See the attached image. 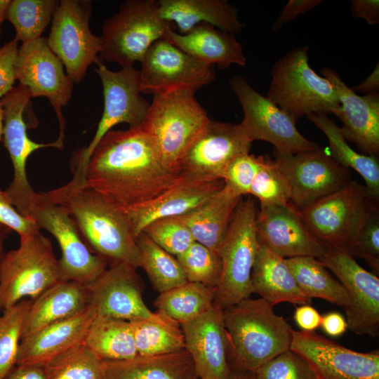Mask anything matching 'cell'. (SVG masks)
<instances>
[{"label":"cell","instance_id":"27","mask_svg":"<svg viewBox=\"0 0 379 379\" xmlns=\"http://www.w3.org/2000/svg\"><path fill=\"white\" fill-rule=\"evenodd\" d=\"M197 60L224 70L231 65L246 66L242 45L235 35L211 25L201 23L181 34L170 26L164 37Z\"/></svg>","mask_w":379,"mask_h":379},{"label":"cell","instance_id":"56","mask_svg":"<svg viewBox=\"0 0 379 379\" xmlns=\"http://www.w3.org/2000/svg\"><path fill=\"white\" fill-rule=\"evenodd\" d=\"M11 232L9 227L0 223V263L6 253L4 248V241Z\"/></svg>","mask_w":379,"mask_h":379},{"label":"cell","instance_id":"31","mask_svg":"<svg viewBox=\"0 0 379 379\" xmlns=\"http://www.w3.org/2000/svg\"><path fill=\"white\" fill-rule=\"evenodd\" d=\"M242 198L224 185L199 206L178 217L187 225L195 241L219 253L233 213Z\"/></svg>","mask_w":379,"mask_h":379},{"label":"cell","instance_id":"52","mask_svg":"<svg viewBox=\"0 0 379 379\" xmlns=\"http://www.w3.org/2000/svg\"><path fill=\"white\" fill-rule=\"evenodd\" d=\"M294 320L303 331H314L320 326L321 316L313 307L305 304L297 307Z\"/></svg>","mask_w":379,"mask_h":379},{"label":"cell","instance_id":"2","mask_svg":"<svg viewBox=\"0 0 379 379\" xmlns=\"http://www.w3.org/2000/svg\"><path fill=\"white\" fill-rule=\"evenodd\" d=\"M44 193L68 212L93 253L109 264L140 267L139 249L127 216L88 187L83 178L73 176L66 185Z\"/></svg>","mask_w":379,"mask_h":379},{"label":"cell","instance_id":"1","mask_svg":"<svg viewBox=\"0 0 379 379\" xmlns=\"http://www.w3.org/2000/svg\"><path fill=\"white\" fill-rule=\"evenodd\" d=\"M181 180L163 164L142 125L107 132L84 171L85 185L121 211L155 199Z\"/></svg>","mask_w":379,"mask_h":379},{"label":"cell","instance_id":"25","mask_svg":"<svg viewBox=\"0 0 379 379\" xmlns=\"http://www.w3.org/2000/svg\"><path fill=\"white\" fill-rule=\"evenodd\" d=\"M88 305L78 314L20 340L16 366L38 365L83 343L95 317Z\"/></svg>","mask_w":379,"mask_h":379},{"label":"cell","instance_id":"35","mask_svg":"<svg viewBox=\"0 0 379 379\" xmlns=\"http://www.w3.org/2000/svg\"><path fill=\"white\" fill-rule=\"evenodd\" d=\"M286 262L307 298L324 299L345 310L350 306V299L345 288L318 259L302 256L286 258Z\"/></svg>","mask_w":379,"mask_h":379},{"label":"cell","instance_id":"50","mask_svg":"<svg viewBox=\"0 0 379 379\" xmlns=\"http://www.w3.org/2000/svg\"><path fill=\"white\" fill-rule=\"evenodd\" d=\"M321 0H290L281 11L277 20L272 27V32H276L286 23L295 20L299 15L304 14L321 4Z\"/></svg>","mask_w":379,"mask_h":379},{"label":"cell","instance_id":"48","mask_svg":"<svg viewBox=\"0 0 379 379\" xmlns=\"http://www.w3.org/2000/svg\"><path fill=\"white\" fill-rule=\"evenodd\" d=\"M0 223L24 236L39 230L32 220L20 214L11 203L6 191L0 188Z\"/></svg>","mask_w":379,"mask_h":379},{"label":"cell","instance_id":"23","mask_svg":"<svg viewBox=\"0 0 379 379\" xmlns=\"http://www.w3.org/2000/svg\"><path fill=\"white\" fill-rule=\"evenodd\" d=\"M185 349L200 379H231L227 339L222 311L214 305L199 317L182 323Z\"/></svg>","mask_w":379,"mask_h":379},{"label":"cell","instance_id":"14","mask_svg":"<svg viewBox=\"0 0 379 379\" xmlns=\"http://www.w3.org/2000/svg\"><path fill=\"white\" fill-rule=\"evenodd\" d=\"M365 185L352 180L343 188L299 211L310 233L326 247L347 251L366 213Z\"/></svg>","mask_w":379,"mask_h":379},{"label":"cell","instance_id":"28","mask_svg":"<svg viewBox=\"0 0 379 379\" xmlns=\"http://www.w3.org/2000/svg\"><path fill=\"white\" fill-rule=\"evenodd\" d=\"M161 18L173 22L179 34H185L201 23L211 25L232 34L246 27L237 10L226 0H159Z\"/></svg>","mask_w":379,"mask_h":379},{"label":"cell","instance_id":"30","mask_svg":"<svg viewBox=\"0 0 379 379\" xmlns=\"http://www.w3.org/2000/svg\"><path fill=\"white\" fill-rule=\"evenodd\" d=\"M252 293L273 306L283 302L305 305L311 302L301 291L286 259L260 244L251 275Z\"/></svg>","mask_w":379,"mask_h":379},{"label":"cell","instance_id":"43","mask_svg":"<svg viewBox=\"0 0 379 379\" xmlns=\"http://www.w3.org/2000/svg\"><path fill=\"white\" fill-rule=\"evenodd\" d=\"M351 256L364 260L372 270L379 272V211L378 203L368 199L367 208L356 236L345 251Z\"/></svg>","mask_w":379,"mask_h":379},{"label":"cell","instance_id":"54","mask_svg":"<svg viewBox=\"0 0 379 379\" xmlns=\"http://www.w3.org/2000/svg\"><path fill=\"white\" fill-rule=\"evenodd\" d=\"M5 379H46L43 366H16Z\"/></svg>","mask_w":379,"mask_h":379},{"label":"cell","instance_id":"6","mask_svg":"<svg viewBox=\"0 0 379 379\" xmlns=\"http://www.w3.org/2000/svg\"><path fill=\"white\" fill-rule=\"evenodd\" d=\"M20 238V246L6 252L0 263V313L60 281L51 240L39 230Z\"/></svg>","mask_w":379,"mask_h":379},{"label":"cell","instance_id":"13","mask_svg":"<svg viewBox=\"0 0 379 379\" xmlns=\"http://www.w3.org/2000/svg\"><path fill=\"white\" fill-rule=\"evenodd\" d=\"M29 218L39 229L49 232L58 242L62 252L58 260L60 281H77L88 286L107 269L108 262L90 251L68 212L51 201L44 192L37 194Z\"/></svg>","mask_w":379,"mask_h":379},{"label":"cell","instance_id":"24","mask_svg":"<svg viewBox=\"0 0 379 379\" xmlns=\"http://www.w3.org/2000/svg\"><path fill=\"white\" fill-rule=\"evenodd\" d=\"M321 74L334 87L340 109L335 114L343 123L341 133L347 141L354 142L361 154H379V93L359 95L348 87L339 74L324 67Z\"/></svg>","mask_w":379,"mask_h":379},{"label":"cell","instance_id":"9","mask_svg":"<svg viewBox=\"0 0 379 379\" xmlns=\"http://www.w3.org/2000/svg\"><path fill=\"white\" fill-rule=\"evenodd\" d=\"M97 65L95 72L102 84L104 109L92 140L75 151L72 159L74 175L81 178L93 151L105 135L121 123L128 124L129 128L141 126L150 105L140 95V71L134 66L114 72L100 61Z\"/></svg>","mask_w":379,"mask_h":379},{"label":"cell","instance_id":"38","mask_svg":"<svg viewBox=\"0 0 379 379\" xmlns=\"http://www.w3.org/2000/svg\"><path fill=\"white\" fill-rule=\"evenodd\" d=\"M138 356H154L180 351L185 348L180 324L147 319L128 321Z\"/></svg>","mask_w":379,"mask_h":379},{"label":"cell","instance_id":"53","mask_svg":"<svg viewBox=\"0 0 379 379\" xmlns=\"http://www.w3.org/2000/svg\"><path fill=\"white\" fill-rule=\"evenodd\" d=\"M324 331L330 336L343 335L347 328V321L338 312H331L321 317V324Z\"/></svg>","mask_w":379,"mask_h":379},{"label":"cell","instance_id":"4","mask_svg":"<svg viewBox=\"0 0 379 379\" xmlns=\"http://www.w3.org/2000/svg\"><path fill=\"white\" fill-rule=\"evenodd\" d=\"M194 93L173 89L154 94L142 124L163 164L176 171L182 154L210 120Z\"/></svg>","mask_w":379,"mask_h":379},{"label":"cell","instance_id":"3","mask_svg":"<svg viewBox=\"0 0 379 379\" xmlns=\"http://www.w3.org/2000/svg\"><path fill=\"white\" fill-rule=\"evenodd\" d=\"M263 298H246L222 310L232 372L254 373L290 350L292 328Z\"/></svg>","mask_w":379,"mask_h":379},{"label":"cell","instance_id":"39","mask_svg":"<svg viewBox=\"0 0 379 379\" xmlns=\"http://www.w3.org/2000/svg\"><path fill=\"white\" fill-rule=\"evenodd\" d=\"M46 379H105L106 363L84 341L44 366Z\"/></svg>","mask_w":379,"mask_h":379},{"label":"cell","instance_id":"49","mask_svg":"<svg viewBox=\"0 0 379 379\" xmlns=\"http://www.w3.org/2000/svg\"><path fill=\"white\" fill-rule=\"evenodd\" d=\"M18 42L15 37L0 47V100L14 87Z\"/></svg>","mask_w":379,"mask_h":379},{"label":"cell","instance_id":"7","mask_svg":"<svg viewBox=\"0 0 379 379\" xmlns=\"http://www.w3.org/2000/svg\"><path fill=\"white\" fill-rule=\"evenodd\" d=\"M256 201L248 195L237 206L220 250L222 271L213 305L222 311L252 294L251 275L259 247Z\"/></svg>","mask_w":379,"mask_h":379},{"label":"cell","instance_id":"34","mask_svg":"<svg viewBox=\"0 0 379 379\" xmlns=\"http://www.w3.org/2000/svg\"><path fill=\"white\" fill-rule=\"evenodd\" d=\"M84 343L104 361H121L138 356L130 323L124 319L95 316Z\"/></svg>","mask_w":379,"mask_h":379},{"label":"cell","instance_id":"45","mask_svg":"<svg viewBox=\"0 0 379 379\" xmlns=\"http://www.w3.org/2000/svg\"><path fill=\"white\" fill-rule=\"evenodd\" d=\"M142 232L164 250L175 256L185 251L195 241L189 227L180 217H167L154 220Z\"/></svg>","mask_w":379,"mask_h":379},{"label":"cell","instance_id":"41","mask_svg":"<svg viewBox=\"0 0 379 379\" xmlns=\"http://www.w3.org/2000/svg\"><path fill=\"white\" fill-rule=\"evenodd\" d=\"M32 300H22L0 316V379L16 366L23 323Z\"/></svg>","mask_w":379,"mask_h":379},{"label":"cell","instance_id":"8","mask_svg":"<svg viewBox=\"0 0 379 379\" xmlns=\"http://www.w3.org/2000/svg\"><path fill=\"white\" fill-rule=\"evenodd\" d=\"M169 27L159 14L157 1L126 0L102 25L100 58L121 67L134 66L155 41L164 39Z\"/></svg>","mask_w":379,"mask_h":379},{"label":"cell","instance_id":"20","mask_svg":"<svg viewBox=\"0 0 379 379\" xmlns=\"http://www.w3.org/2000/svg\"><path fill=\"white\" fill-rule=\"evenodd\" d=\"M135 267L126 262L110 264L87 286L88 305L96 316L130 321L147 319L166 322L173 319L152 312L142 299V284ZM174 321V320H173Z\"/></svg>","mask_w":379,"mask_h":379},{"label":"cell","instance_id":"57","mask_svg":"<svg viewBox=\"0 0 379 379\" xmlns=\"http://www.w3.org/2000/svg\"><path fill=\"white\" fill-rule=\"evenodd\" d=\"M11 0H0V36L4 21L6 20L8 8Z\"/></svg>","mask_w":379,"mask_h":379},{"label":"cell","instance_id":"40","mask_svg":"<svg viewBox=\"0 0 379 379\" xmlns=\"http://www.w3.org/2000/svg\"><path fill=\"white\" fill-rule=\"evenodd\" d=\"M58 1L55 0H11L6 13L22 44L41 37L50 23Z\"/></svg>","mask_w":379,"mask_h":379},{"label":"cell","instance_id":"19","mask_svg":"<svg viewBox=\"0 0 379 379\" xmlns=\"http://www.w3.org/2000/svg\"><path fill=\"white\" fill-rule=\"evenodd\" d=\"M140 90L156 94L173 89L196 92L216 79L214 66L193 58L170 41H155L141 61Z\"/></svg>","mask_w":379,"mask_h":379},{"label":"cell","instance_id":"11","mask_svg":"<svg viewBox=\"0 0 379 379\" xmlns=\"http://www.w3.org/2000/svg\"><path fill=\"white\" fill-rule=\"evenodd\" d=\"M92 12L91 1L61 0L52 16L47 43L73 83L81 82L88 67L99 62L102 42L90 29Z\"/></svg>","mask_w":379,"mask_h":379},{"label":"cell","instance_id":"18","mask_svg":"<svg viewBox=\"0 0 379 379\" xmlns=\"http://www.w3.org/2000/svg\"><path fill=\"white\" fill-rule=\"evenodd\" d=\"M320 263L331 271L347 291V328L357 335L379 334V279L360 266L344 249L327 247Z\"/></svg>","mask_w":379,"mask_h":379},{"label":"cell","instance_id":"22","mask_svg":"<svg viewBox=\"0 0 379 379\" xmlns=\"http://www.w3.org/2000/svg\"><path fill=\"white\" fill-rule=\"evenodd\" d=\"M259 244L286 259L321 258L327 247L306 227L299 210L291 203L260 207L256 218Z\"/></svg>","mask_w":379,"mask_h":379},{"label":"cell","instance_id":"42","mask_svg":"<svg viewBox=\"0 0 379 379\" xmlns=\"http://www.w3.org/2000/svg\"><path fill=\"white\" fill-rule=\"evenodd\" d=\"M176 258L188 281L217 288L222 271V260L218 253L194 241Z\"/></svg>","mask_w":379,"mask_h":379},{"label":"cell","instance_id":"46","mask_svg":"<svg viewBox=\"0 0 379 379\" xmlns=\"http://www.w3.org/2000/svg\"><path fill=\"white\" fill-rule=\"evenodd\" d=\"M253 374L255 379H319L310 364L291 350L272 359Z\"/></svg>","mask_w":379,"mask_h":379},{"label":"cell","instance_id":"44","mask_svg":"<svg viewBox=\"0 0 379 379\" xmlns=\"http://www.w3.org/2000/svg\"><path fill=\"white\" fill-rule=\"evenodd\" d=\"M260 207L290 204L288 189L275 160L264 157L261 167L250 187L249 194Z\"/></svg>","mask_w":379,"mask_h":379},{"label":"cell","instance_id":"15","mask_svg":"<svg viewBox=\"0 0 379 379\" xmlns=\"http://www.w3.org/2000/svg\"><path fill=\"white\" fill-rule=\"evenodd\" d=\"M251 145L239 124L210 119L182 154L177 170L187 182L222 180L229 164L236 157L249 153Z\"/></svg>","mask_w":379,"mask_h":379},{"label":"cell","instance_id":"5","mask_svg":"<svg viewBox=\"0 0 379 379\" xmlns=\"http://www.w3.org/2000/svg\"><path fill=\"white\" fill-rule=\"evenodd\" d=\"M308 46L295 48L274 65L267 97L296 123L310 114H335L340 109L336 91L308 62Z\"/></svg>","mask_w":379,"mask_h":379},{"label":"cell","instance_id":"33","mask_svg":"<svg viewBox=\"0 0 379 379\" xmlns=\"http://www.w3.org/2000/svg\"><path fill=\"white\" fill-rule=\"evenodd\" d=\"M326 136L329 144V153L340 165L353 169L364 179L368 199L378 203L379 199V161L378 157L358 153L344 138L340 127L325 114H310L307 116Z\"/></svg>","mask_w":379,"mask_h":379},{"label":"cell","instance_id":"10","mask_svg":"<svg viewBox=\"0 0 379 379\" xmlns=\"http://www.w3.org/2000/svg\"><path fill=\"white\" fill-rule=\"evenodd\" d=\"M229 85L244 112L239 125L252 142H270L274 146V152L279 154H296L321 147L305 138L298 130L297 123L286 112L256 91L244 77L234 76Z\"/></svg>","mask_w":379,"mask_h":379},{"label":"cell","instance_id":"51","mask_svg":"<svg viewBox=\"0 0 379 379\" xmlns=\"http://www.w3.org/2000/svg\"><path fill=\"white\" fill-rule=\"evenodd\" d=\"M350 11L353 18H363L368 25L379 23L378 0H352Z\"/></svg>","mask_w":379,"mask_h":379},{"label":"cell","instance_id":"32","mask_svg":"<svg viewBox=\"0 0 379 379\" xmlns=\"http://www.w3.org/2000/svg\"><path fill=\"white\" fill-rule=\"evenodd\" d=\"M105 379H200L191 355L185 348L121 361H105Z\"/></svg>","mask_w":379,"mask_h":379},{"label":"cell","instance_id":"17","mask_svg":"<svg viewBox=\"0 0 379 379\" xmlns=\"http://www.w3.org/2000/svg\"><path fill=\"white\" fill-rule=\"evenodd\" d=\"M15 79L27 87L32 98L46 97L58 119V139L64 140L65 120L62 108L70 100L73 81L67 74L60 60L49 48L47 39L40 37L22 44L15 62Z\"/></svg>","mask_w":379,"mask_h":379},{"label":"cell","instance_id":"47","mask_svg":"<svg viewBox=\"0 0 379 379\" xmlns=\"http://www.w3.org/2000/svg\"><path fill=\"white\" fill-rule=\"evenodd\" d=\"M264 157H255L249 153L236 157L225 171L222 177L224 185L241 197L248 195L251 185L261 167Z\"/></svg>","mask_w":379,"mask_h":379},{"label":"cell","instance_id":"26","mask_svg":"<svg viewBox=\"0 0 379 379\" xmlns=\"http://www.w3.org/2000/svg\"><path fill=\"white\" fill-rule=\"evenodd\" d=\"M223 186L222 180L204 182L181 180L155 199L122 211L127 216L136 239L152 221L187 214L207 201Z\"/></svg>","mask_w":379,"mask_h":379},{"label":"cell","instance_id":"16","mask_svg":"<svg viewBox=\"0 0 379 379\" xmlns=\"http://www.w3.org/2000/svg\"><path fill=\"white\" fill-rule=\"evenodd\" d=\"M288 189L291 203L299 211L343 188L351 180V170L337 163L321 147L296 154L274 152Z\"/></svg>","mask_w":379,"mask_h":379},{"label":"cell","instance_id":"59","mask_svg":"<svg viewBox=\"0 0 379 379\" xmlns=\"http://www.w3.org/2000/svg\"><path fill=\"white\" fill-rule=\"evenodd\" d=\"M3 132H4V110L2 105L0 102V142L3 139Z\"/></svg>","mask_w":379,"mask_h":379},{"label":"cell","instance_id":"36","mask_svg":"<svg viewBox=\"0 0 379 379\" xmlns=\"http://www.w3.org/2000/svg\"><path fill=\"white\" fill-rule=\"evenodd\" d=\"M216 288L199 283H186L159 293L154 302L158 312L181 324L213 306Z\"/></svg>","mask_w":379,"mask_h":379},{"label":"cell","instance_id":"21","mask_svg":"<svg viewBox=\"0 0 379 379\" xmlns=\"http://www.w3.org/2000/svg\"><path fill=\"white\" fill-rule=\"evenodd\" d=\"M291 333L290 350L310 364L319 379H379L378 350L359 352L314 331Z\"/></svg>","mask_w":379,"mask_h":379},{"label":"cell","instance_id":"12","mask_svg":"<svg viewBox=\"0 0 379 379\" xmlns=\"http://www.w3.org/2000/svg\"><path fill=\"white\" fill-rule=\"evenodd\" d=\"M31 98L29 90L19 84L0 100L4 110L2 141L13 168V180L5 191L15 208L27 218L38 194L27 179L26 166L28 157L41 148L62 149L64 147V141L58 138L50 143H39L29 138L27 132L29 126L25 115Z\"/></svg>","mask_w":379,"mask_h":379},{"label":"cell","instance_id":"55","mask_svg":"<svg viewBox=\"0 0 379 379\" xmlns=\"http://www.w3.org/2000/svg\"><path fill=\"white\" fill-rule=\"evenodd\" d=\"M351 89L354 92H360L365 95L372 93H378L379 90V65L377 63L371 74L359 85L353 86Z\"/></svg>","mask_w":379,"mask_h":379},{"label":"cell","instance_id":"29","mask_svg":"<svg viewBox=\"0 0 379 379\" xmlns=\"http://www.w3.org/2000/svg\"><path fill=\"white\" fill-rule=\"evenodd\" d=\"M88 300L86 285L72 281L56 283L32 300L23 323L21 339L78 314L88 305Z\"/></svg>","mask_w":379,"mask_h":379},{"label":"cell","instance_id":"37","mask_svg":"<svg viewBox=\"0 0 379 379\" xmlns=\"http://www.w3.org/2000/svg\"><path fill=\"white\" fill-rule=\"evenodd\" d=\"M135 240L140 256V267L146 272L157 291L161 293L188 281L177 258L164 250L144 232Z\"/></svg>","mask_w":379,"mask_h":379},{"label":"cell","instance_id":"58","mask_svg":"<svg viewBox=\"0 0 379 379\" xmlns=\"http://www.w3.org/2000/svg\"><path fill=\"white\" fill-rule=\"evenodd\" d=\"M231 379H255V377L253 373L232 372Z\"/></svg>","mask_w":379,"mask_h":379}]
</instances>
